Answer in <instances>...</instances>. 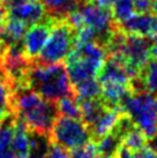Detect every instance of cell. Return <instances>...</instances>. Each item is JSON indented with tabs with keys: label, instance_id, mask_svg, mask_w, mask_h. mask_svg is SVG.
<instances>
[{
	"label": "cell",
	"instance_id": "2e32d148",
	"mask_svg": "<svg viewBox=\"0 0 157 158\" xmlns=\"http://www.w3.org/2000/svg\"><path fill=\"white\" fill-rule=\"evenodd\" d=\"M13 115V88L8 80L0 74V123Z\"/></svg>",
	"mask_w": 157,
	"mask_h": 158
},
{
	"label": "cell",
	"instance_id": "e0dca14e",
	"mask_svg": "<svg viewBox=\"0 0 157 158\" xmlns=\"http://www.w3.org/2000/svg\"><path fill=\"white\" fill-rule=\"evenodd\" d=\"M81 111V120L87 125V127L91 126L97 120V118L103 113V111L108 107L105 105L102 98L96 99H86L78 102Z\"/></svg>",
	"mask_w": 157,
	"mask_h": 158
},
{
	"label": "cell",
	"instance_id": "f1b7e54d",
	"mask_svg": "<svg viewBox=\"0 0 157 158\" xmlns=\"http://www.w3.org/2000/svg\"><path fill=\"white\" fill-rule=\"evenodd\" d=\"M92 2H95L96 5H98V6H100V7H103V8L111 9L112 8V6L114 5V2H116V0H94Z\"/></svg>",
	"mask_w": 157,
	"mask_h": 158
},
{
	"label": "cell",
	"instance_id": "9a60e30c",
	"mask_svg": "<svg viewBox=\"0 0 157 158\" xmlns=\"http://www.w3.org/2000/svg\"><path fill=\"white\" fill-rule=\"evenodd\" d=\"M46 15L52 21L65 20L80 6V0H40Z\"/></svg>",
	"mask_w": 157,
	"mask_h": 158
},
{
	"label": "cell",
	"instance_id": "3957f363",
	"mask_svg": "<svg viewBox=\"0 0 157 158\" xmlns=\"http://www.w3.org/2000/svg\"><path fill=\"white\" fill-rule=\"evenodd\" d=\"M106 56L105 48L96 42L74 46L65 59V67L72 85L97 77Z\"/></svg>",
	"mask_w": 157,
	"mask_h": 158
},
{
	"label": "cell",
	"instance_id": "d4e9b609",
	"mask_svg": "<svg viewBox=\"0 0 157 158\" xmlns=\"http://www.w3.org/2000/svg\"><path fill=\"white\" fill-rule=\"evenodd\" d=\"M133 4L138 14L151 13V0H133Z\"/></svg>",
	"mask_w": 157,
	"mask_h": 158
},
{
	"label": "cell",
	"instance_id": "5b68a950",
	"mask_svg": "<svg viewBox=\"0 0 157 158\" xmlns=\"http://www.w3.org/2000/svg\"><path fill=\"white\" fill-rule=\"evenodd\" d=\"M155 96L149 92H133L122 103L125 111L136 126L150 140L157 133V114L155 111Z\"/></svg>",
	"mask_w": 157,
	"mask_h": 158
},
{
	"label": "cell",
	"instance_id": "6da1fadb",
	"mask_svg": "<svg viewBox=\"0 0 157 158\" xmlns=\"http://www.w3.org/2000/svg\"><path fill=\"white\" fill-rule=\"evenodd\" d=\"M13 110L14 117L28 131L46 135L59 115L56 102L45 99L30 88L13 90Z\"/></svg>",
	"mask_w": 157,
	"mask_h": 158
},
{
	"label": "cell",
	"instance_id": "603a6c76",
	"mask_svg": "<svg viewBox=\"0 0 157 158\" xmlns=\"http://www.w3.org/2000/svg\"><path fill=\"white\" fill-rule=\"evenodd\" d=\"M70 158H95L98 155L97 144L95 141H88L87 143L81 144L68 150Z\"/></svg>",
	"mask_w": 157,
	"mask_h": 158
},
{
	"label": "cell",
	"instance_id": "4dcf8cb0",
	"mask_svg": "<svg viewBox=\"0 0 157 158\" xmlns=\"http://www.w3.org/2000/svg\"><path fill=\"white\" fill-rule=\"evenodd\" d=\"M6 18H7V9L2 6V4H0V30H1V27L4 24Z\"/></svg>",
	"mask_w": 157,
	"mask_h": 158
},
{
	"label": "cell",
	"instance_id": "d6986e66",
	"mask_svg": "<svg viewBox=\"0 0 157 158\" xmlns=\"http://www.w3.org/2000/svg\"><path fill=\"white\" fill-rule=\"evenodd\" d=\"M148 142L149 140L146 136V134L135 125L132 129H129L126 133V135L122 137L121 145L126 147L127 149L133 151V152H135L138 150L144 148L146 145H148Z\"/></svg>",
	"mask_w": 157,
	"mask_h": 158
},
{
	"label": "cell",
	"instance_id": "52a82bcc",
	"mask_svg": "<svg viewBox=\"0 0 157 158\" xmlns=\"http://www.w3.org/2000/svg\"><path fill=\"white\" fill-rule=\"evenodd\" d=\"M151 42L148 37L139 35H126L118 54L124 59L126 69L131 80L140 73L147 62L150 60V46ZM113 54V53H112Z\"/></svg>",
	"mask_w": 157,
	"mask_h": 158
},
{
	"label": "cell",
	"instance_id": "7a4b0ae2",
	"mask_svg": "<svg viewBox=\"0 0 157 158\" xmlns=\"http://www.w3.org/2000/svg\"><path fill=\"white\" fill-rule=\"evenodd\" d=\"M28 83L29 88L48 101L57 102L61 97L74 96L64 62L42 65L32 60L28 73Z\"/></svg>",
	"mask_w": 157,
	"mask_h": 158
},
{
	"label": "cell",
	"instance_id": "ba28073f",
	"mask_svg": "<svg viewBox=\"0 0 157 158\" xmlns=\"http://www.w3.org/2000/svg\"><path fill=\"white\" fill-rule=\"evenodd\" d=\"M78 9L82 13L86 24L91 27L97 32L96 43L105 48V45L108 44L116 29V22L111 9L103 8L92 1L81 2Z\"/></svg>",
	"mask_w": 157,
	"mask_h": 158
},
{
	"label": "cell",
	"instance_id": "74e56055",
	"mask_svg": "<svg viewBox=\"0 0 157 158\" xmlns=\"http://www.w3.org/2000/svg\"><path fill=\"white\" fill-rule=\"evenodd\" d=\"M0 74H1V72H0Z\"/></svg>",
	"mask_w": 157,
	"mask_h": 158
},
{
	"label": "cell",
	"instance_id": "5bb4252c",
	"mask_svg": "<svg viewBox=\"0 0 157 158\" xmlns=\"http://www.w3.org/2000/svg\"><path fill=\"white\" fill-rule=\"evenodd\" d=\"M29 27L18 19L8 16L5 20L0 30V48L21 42Z\"/></svg>",
	"mask_w": 157,
	"mask_h": 158
},
{
	"label": "cell",
	"instance_id": "ac0fdd59",
	"mask_svg": "<svg viewBox=\"0 0 157 158\" xmlns=\"http://www.w3.org/2000/svg\"><path fill=\"white\" fill-rule=\"evenodd\" d=\"M74 97L78 102L86 99H96L100 98V84L97 79H88L73 84Z\"/></svg>",
	"mask_w": 157,
	"mask_h": 158
},
{
	"label": "cell",
	"instance_id": "cb8c5ba5",
	"mask_svg": "<svg viewBox=\"0 0 157 158\" xmlns=\"http://www.w3.org/2000/svg\"><path fill=\"white\" fill-rule=\"evenodd\" d=\"M42 158H70V155H68L67 150L62 149L61 147L57 144L51 143L50 148Z\"/></svg>",
	"mask_w": 157,
	"mask_h": 158
},
{
	"label": "cell",
	"instance_id": "ffe728a7",
	"mask_svg": "<svg viewBox=\"0 0 157 158\" xmlns=\"http://www.w3.org/2000/svg\"><path fill=\"white\" fill-rule=\"evenodd\" d=\"M57 109L58 113L64 117H68V118L80 119L81 120V111H80V106H78V101L75 99L74 96H66L59 98L57 102Z\"/></svg>",
	"mask_w": 157,
	"mask_h": 158
},
{
	"label": "cell",
	"instance_id": "836d02e7",
	"mask_svg": "<svg viewBox=\"0 0 157 158\" xmlns=\"http://www.w3.org/2000/svg\"><path fill=\"white\" fill-rule=\"evenodd\" d=\"M90 1H94V0H80V2H90Z\"/></svg>",
	"mask_w": 157,
	"mask_h": 158
},
{
	"label": "cell",
	"instance_id": "7c38bea8",
	"mask_svg": "<svg viewBox=\"0 0 157 158\" xmlns=\"http://www.w3.org/2000/svg\"><path fill=\"white\" fill-rule=\"evenodd\" d=\"M129 84L132 92L146 91L157 96V59H150Z\"/></svg>",
	"mask_w": 157,
	"mask_h": 158
},
{
	"label": "cell",
	"instance_id": "277c9868",
	"mask_svg": "<svg viewBox=\"0 0 157 158\" xmlns=\"http://www.w3.org/2000/svg\"><path fill=\"white\" fill-rule=\"evenodd\" d=\"M75 45V30L66 20L53 21L46 43L34 61L42 65L62 62Z\"/></svg>",
	"mask_w": 157,
	"mask_h": 158
},
{
	"label": "cell",
	"instance_id": "d6a6232c",
	"mask_svg": "<svg viewBox=\"0 0 157 158\" xmlns=\"http://www.w3.org/2000/svg\"><path fill=\"white\" fill-rule=\"evenodd\" d=\"M95 158H116V155H104V154H98Z\"/></svg>",
	"mask_w": 157,
	"mask_h": 158
},
{
	"label": "cell",
	"instance_id": "4316f807",
	"mask_svg": "<svg viewBox=\"0 0 157 158\" xmlns=\"http://www.w3.org/2000/svg\"><path fill=\"white\" fill-rule=\"evenodd\" d=\"M116 158H134V152L120 144L116 152Z\"/></svg>",
	"mask_w": 157,
	"mask_h": 158
},
{
	"label": "cell",
	"instance_id": "f546056e",
	"mask_svg": "<svg viewBox=\"0 0 157 158\" xmlns=\"http://www.w3.org/2000/svg\"><path fill=\"white\" fill-rule=\"evenodd\" d=\"M150 59H157V37L151 42V46H150Z\"/></svg>",
	"mask_w": 157,
	"mask_h": 158
},
{
	"label": "cell",
	"instance_id": "8d00e7d4",
	"mask_svg": "<svg viewBox=\"0 0 157 158\" xmlns=\"http://www.w3.org/2000/svg\"><path fill=\"white\" fill-rule=\"evenodd\" d=\"M0 4H1V0H0Z\"/></svg>",
	"mask_w": 157,
	"mask_h": 158
},
{
	"label": "cell",
	"instance_id": "e575fe53",
	"mask_svg": "<svg viewBox=\"0 0 157 158\" xmlns=\"http://www.w3.org/2000/svg\"><path fill=\"white\" fill-rule=\"evenodd\" d=\"M155 111H156V114H157V98L155 99Z\"/></svg>",
	"mask_w": 157,
	"mask_h": 158
},
{
	"label": "cell",
	"instance_id": "4fadbf2b",
	"mask_svg": "<svg viewBox=\"0 0 157 158\" xmlns=\"http://www.w3.org/2000/svg\"><path fill=\"white\" fill-rule=\"evenodd\" d=\"M122 112V107H106L103 111V113L97 118L96 121L88 127L91 140L97 142L102 137L108 135L113 129L118 118Z\"/></svg>",
	"mask_w": 157,
	"mask_h": 158
},
{
	"label": "cell",
	"instance_id": "8992f818",
	"mask_svg": "<svg viewBox=\"0 0 157 158\" xmlns=\"http://www.w3.org/2000/svg\"><path fill=\"white\" fill-rule=\"evenodd\" d=\"M50 141L65 150H70L91 140L87 125L80 119L58 115L49 133Z\"/></svg>",
	"mask_w": 157,
	"mask_h": 158
},
{
	"label": "cell",
	"instance_id": "d590c367",
	"mask_svg": "<svg viewBox=\"0 0 157 158\" xmlns=\"http://www.w3.org/2000/svg\"><path fill=\"white\" fill-rule=\"evenodd\" d=\"M28 158H34V157H31V156H29V157H28Z\"/></svg>",
	"mask_w": 157,
	"mask_h": 158
},
{
	"label": "cell",
	"instance_id": "44dd1931",
	"mask_svg": "<svg viewBox=\"0 0 157 158\" xmlns=\"http://www.w3.org/2000/svg\"><path fill=\"white\" fill-rule=\"evenodd\" d=\"M111 12L114 22H124L135 13L133 0H116V2L111 8Z\"/></svg>",
	"mask_w": 157,
	"mask_h": 158
},
{
	"label": "cell",
	"instance_id": "9c48e42d",
	"mask_svg": "<svg viewBox=\"0 0 157 158\" xmlns=\"http://www.w3.org/2000/svg\"><path fill=\"white\" fill-rule=\"evenodd\" d=\"M116 24L118 29L126 35H139L150 40L157 37V16L153 13H134L124 22Z\"/></svg>",
	"mask_w": 157,
	"mask_h": 158
},
{
	"label": "cell",
	"instance_id": "484cf974",
	"mask_svg": "<svg viewBox=\"0 0 157 158\" xmlns=\"http://www.w3.org/2000/svg\"><path fill=\"white\" fill-rule=\"evenodd\" d=\"M134 158H157V152L150 145H146L134 152Z\"/></svg>",
	"mask_w": 157,
	"mask_h": 158
},
{
	"label": "cell",
	"instance_id": "8fae6325",
	"mask_svg": "<svg viewBox=\"0 0 157 158\" xmlns=\"http://www.w3.org/2000/svg\"><path fill=\"white\" fill-rule=\"evenodd\" d=\"M7 14L11 18L18 19L24 22L28 27L51 20L46 15V12L40 0H27L13 8L8 9Z\"/></svg>",
	"mask_w": 157,
	"mask_h": 158
},
{
	"label": "cell",
	"instance_id": "83f0119b",
	"mask_svg": "<svg viewBox=\"0 0 157 158\" xmlns=\"http://www.w3.org/2000/svg\"><path fill=\"white\" fill-rule=\"evenodd\" d=\"M24 1H27V0H1V4H2L5 8L8 10V9L13 8V7L24 2Z\"/></svg>",
	"mask_w": 157,
	"mask_h": 158
},
{
	"label": "cell",
	"instance_id": "1f68e13d",
	"mask_svg": "<svg viewBox=\"0 0 157 158\" xmlns=\"http://www.w3.org/2000/svg\"><path fill=\"white\" fill-rule=\"evenodd\" d=\"M151 13L157 16V0H153L151 1Z\"/></svg>",
	"mask_w": 157,
	"mask_h": 158
},
{
	"label": "cell",
	"instance_id": "7402d4cb",
	"mask_svg": "<svg viewBox=\"0 0 157 158\" xmlns=\"http://www.w3.org/2000/svg\"><path fill=\"white\" fill-rule=\"evenodd\" d=\"M98 154L104 155H116L118 148L121 144V140L116 134L110 132L109 134L96 142Z\"/></svg>",
	"mask_w": 157,
	"mask_h": 158
},
{
	"label": "cell",
	"instance_id": "30bf717a",
	"mask_svg": "<svg viewBox=\"0 0 157 158\" xmlns=\"http://www.w3.org/2000/svg\"><path fill=\"white\" fill-rule=\"evenodd\" d=\"M52 23V20H48L44 22L36 23L28 28L26 35L23 37V48L28 59L35 60L38 57L49 38Z\"/></svg>",
	"mask_w": 157,
	"mask_h": 158
}]
</instances>
